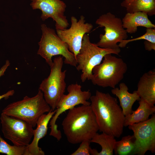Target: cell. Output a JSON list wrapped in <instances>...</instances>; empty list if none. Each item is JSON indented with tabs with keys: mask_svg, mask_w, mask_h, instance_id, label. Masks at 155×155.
<instances>
[{
	"mask_svg": "<svg viewBox=\"0 0 155 155\" xmlns=\"http://www.w3.org/2000/svg\"><path fill=\"white\" fill-rule=\"evenodd\" d=\"M56 112V110H52L47 114L42 115L39 119L37 127L34 129L33 139L31 143L27 146L26 155H44L45 153L38 146L39 141L47 134L48 125L52 117Z\"/></svg>",
	"mask_w": 155,
	"mask_h": 155,
	"instance_id": "14",
	"label": "cell"
},
{
	"mask_svg": "<svg viewBox=\"0 0 155 155\" xmlns=\"http://www.w3.org/2000/svg\"><path fill=\"white\" fill-rule=\"evenodd\" d=\"M148 15L142 12L127 13L122 20L123 27L127 33H135L137 27L155 28V25L149 19Z\"/></svg>",
	"mask_w": 155,
	"mask_h": 155,
	"instance_id": "16",
	"label": "cell"
},
{
	"mask_svg": "<svg viewBox=\"0 0 155 155\" xmlns=\"http://www.w3.org/2000/svg\"><path fill=\"white\" fill-rule=\"evenodd\" d=\"M139 103V106L136 110L125 116L124 127L146 121L149 119L150 115L155 113L154 105L148 104L140 99Z\"/></svg>",
	"mask_w": 155,
	"mask_h": 155,
	"instance_id": "18",
	"label": "cell"
},
{
	"mask_svg": "<svg viewBox=\"0 0 155 155\" xmlns=\"http://www.w3.org/2000/svg\"><path fill=\"white\" fill-rule=\"evenodd\" d=\"M135 140L133 135L124 136L120 140L116 141L114 148L115 154L127 155L131 154L134 147Z\"/></svg>",
	"mask_w": 155,
	"mask_h": 155,
	"instance_id": "21",
	"label": "cell"
},
{
	"mask_svg": "<svg viewBox=\"0 0 155 155\" xmlns=\"http://www.w3.org/2000/svg\"><path fill=\"white\" fill-rule=\"evenodd\" d=\"M115 137L104 132L100 134L96 133L90 140L91 143H95L100 145L102 150L100 152L95 149H90V155H113L114 145L116 140Z\"/></svg>",
	"mask_w": 155,
	"mask_h": 155,
	"instance_id": "19",
	"label": "cell"
},
{
	"mask_svg": "<svg viewBox=\"0 0 155 155\" xmlns=\"http://www.w3.org/2000/svg\"><path fill=\"white\" fill-rule=\"evenodd\" d=\"M141 99L151 104H155V70L144 73L140 78L136 90Z\"/></svg>",
	"mask_w": 155,
	"mask_h": 155,
	"instance_id": "15",
	"label": "cell"
},
{
	"mask_svg": "<svg viewBox=\"0 0 155 155\" xmlns=\"http://www.w3.org/2000/svg\"><path fill=\"white\" fill-rule=\"evenodd\" d=\"M14 93L15 91L14 90H9L5 93L0 95V100L3 98L5 99H8L9 96H13Z\"/></svg>",
	"mask_w": 155,
	"mask_h": 155,
	"instance_id": "26",
	"label": "cell"
},
{
	"mask_svg": "<svg viewBox=\"0 0 155 155\" xmlns=\"http://www.w3.org/2000/svg\"><path fill=\"white\" fill-rule=\"evenodd\" d=\"M129 88L126 84L123 82L120 83L119 88H112L111 92L119 99L120 106L123 113L126 116L132 113V106L137 100L140 99L136 90L132 93L128 92Z\"/></svg>",
	"mask_w": 155,
	"mask_h": 155,
	"instance_id": "17",
	"label": "cell"
},
{
	"mask_svg": "<svg viewBox=\"0 0 155 155\" xmlns=\"http://www.w3.org/2000/svg\"><path fill=\"white\" fill-rule=\"evenodd\" d=\"M1 131L5 138L14 145L28 146L33 137L34 129L26 122L2 113L0 117Z\"/></svg>",
	"mask_w": 155,
	"mask_h": 155,
	"instance_id": "10",
	"label": "cell"
},
{
	"mask_svg": "<svg viewBox=\"0 0 155 155\" xmlns=\"http://www.w3.org/2000/svg\"><path fill=\"white\" fill-rule=\"evenodd\" d=\"M90 99L99 131L119 137L123 132L125 116L116 98L97 90Z\"/></svg>",
	"mask_w": 155,
	"mask_h": 155,
	"instance_id": "1",
	"label": "cell"
},
{
	"mask_svg": "<svg viewBox=\"0 0 155 155\" xmlns=\"http://www.w3.org/2000/svg\"><path fill=\"white\" fill-rule=\"evenodd\" d=\"M62 125L68 141L72 144L90 140L99 131L90 105H82L69 109Z\"/></svg>",
	"mask_w": 155,
	"mask_h": 155,
	"instance_id": "2",
	"label": "cell"
},
{
	"mask_svg": "<svg viewBox=\"0 0 155 155\" xmlns=\"http://www.w3.org/2000/svg\"><path fill=\"white\" fill-rule=\"evenodd\" d=\"M141 40H144L155 43V28H147L146 32L142 35L134 38L123 40L118 44L120 48H124L129 43Z\"/></svg>",
	"mask_w": 155,
	"mask_h": 155,
	"instance_id": "23",
	"label": "cell"
},
{
	"mask_svg": "<svg viewBox=\"0 0 155 155\" xmlns=\"http://www.w3.org/2000/svg\"><path fill=\"white\" fill-rule=\"evenodd\" d=\"M41 27L42 35L38 42L39 48L37 54L44 59L50 67L53 62L52 57L61 55L64 58L65 63L76 67L77 63L75 56L55 30L45 24H42Z\"/></svg>",
	"mask_w": 155,
	"mask_h": 155,
	"instance_id": "5",
	"label": "cell"
},
{
	"mask_svg": "<svg viewBox=\"0 0 155 155\" xmlns=\"http://www.w3.org/2000/svg\"><path fill=\"white\" fill-rule=\"evenodd\" d=\"M51 110L42 92L38 89L35 96L30 97L26 96L21 100L9 104L2 110V113L24 121L34 127L39 118Z\"/></svg>",
	"mask_w": 155,
	"mask_h": 155,
	"instance_id": "3",
	"label": "cell"
},
{
	"mask_svg": "<svg viewBox=\"0 0 155 155\" xmlns=\"http://www.w3.org/2000/svg\"><path fill=\"white\" fill-rule=\"evenodd\" d=\"M30 5L33 9L42 11L41 18L45 21L51 18L55 22L56 30L67 28L69 26L65 12L66 5L61 0H30Z\"/></svg>",
	"mask_w": 155,
	"mask_h": 155,
	"instance_id": "13",
	"label": "cell"
},
{
	"mask_svg": "<svg viewBox=\"0 0 155 155\" xmlns=\"http://www.w3.org/2000/svg\"><path fill=\"white\" fill-rule=\"evenodd\" d=\"M121 5L126 8L127 13L140 11L150 16L155 15V0H133L129 3L123 1Z\"/></svg>",
	"mask_w": 155,
	"mask_h": 155,
	"instance_id": "20",
	"label": "cell"
},
{
	"mask_svg": "<svg viewBox=\"0 0 155 155\" xmlns=\"http://www.w3.org/2000/svg\"><path fill=\"white\" fill-rule=\"evenodd\" d=\"M71 25L68 29L57 30V34L67 45L69 50L75 56L79 53L84 35L89 33L93 28L91 23H86L83 15L78 20L74 16L71 18Z\"/></svg>",
	"mask_w": 155,
	"mask_h": 155,
	"instance_id": "12",
	"label": "cell"
},
{
	"mask_svg": "<svg viewBox=\"0 0 155 155\" xmlns=\"http://www.w3.org/2000/svg\"><path fill=\"white\" fill-rule=\"evenodd\" d=\"M120 48L115 49H105L92 43L89 35L85 34L83 36L80 49L76 57L77 65V69L81 71V79L82 82L91 80L94 68L99 64L107 54L119 55Z\"/></svg>",
	"mask_w": 155,
	"mask_h": 155,
	"instance_id": "4",
	"label": "cell"
},
{
	"mask_svg": "<svg viewBox=\"0 0 155 155\" xmlns=\"http://www.w3.org/2000/svg\"><path fill=\"white\" fill-rule=\"evenodd\" d=\"M144 43L146 50L148 51H151L152 50H155V43L147 40H145Z\"/></svg>",
	"mask_w": 155,
	"mask_h": 155,
	"instance_id": "25",
	"label": "cell"
},
{
	"mask_svg": "<svg viewBox=\"0 0 155 155\" xmlns=\"http://www.w3.org/2000/svg\"><path fill=\"white\" fill-rule=\"evenodd\" d=\"M91 142L90 140H86L80 143L79 147L71 155H90Z\"/></svg>",
	"mask_w": 155,
	"mask_h": 155,
	"instance_id": "24",
	"label": "cell"
},
{
	"mask_svg": "<svg viewBox=\"0 0 155 155\" xmlns=\"http://www.w3.org/2000/svg\"><path fill=\"white\" fill-rule=\"evenodd\" d=\"M112 55H106L102 62L93 69L91 80L94 85L113 88L124 78L127 69V64Z\"/></svg>",
	"mask_w": 155,
	"mask_h": 155,
	"instance_id": "6",
	"label": "cell"
},
{
	"mask_svg": "<svg viewBox=\"0 0 155 155\" xmlns=\"http://www.w3.org/2000/svg\"><path fill=\"white\" fill-rule=\"evenodd\" d=\"M27 146L11 145L0 135V153L7 155H26Z\"/></svg>",
	"mask_w": 155,
	"mask_h": 155,
	"instance_id": "22",
	"label": "cell"
},
{
	"mask_svg": "<svg viewBox=\"0 0 155 155\" xmlns=\"http://www.w3.org/2000/svg\"><path fill=\"white\" fill-rule=\"evenodd\" d=\"M133 0H124L123 2L125 3H129L131 2Z\"/></svg>",
	"mask_w": 155,
	"mask_h": 155,
	"instance_id": "27",
	"label": "cell"
},
{
	"mask_svg": "<svg viewBox=\"0 0 155 155\" xmlns=\"http://www.w3.org/2000/svg\"><path fill=\"white\" fill-rule=\"evenodd\" d=\"M96 24L104 27L105 32L104 34L100 35V40L96 44L99 47L112 49L120 48L117 43L128 38L122 20L111 12L101 15L96 20Z\"/></svg>",
	"mask_w": 155,
	"mask_h": 155,
	"instance_id": "9",
	"label": "cell"
},
{
	"mask_svg": "<svg viewBox=\"0 0 155 155\" xmlns=\"http://www.w3.org/2000/svg\"><path fill=\"white\" fill-rule=\"evenodd\" d=\"M63 63L62 56L59 55L55 57L50 67L51 71L49 76L42 81L39 88L53 111L56 109L65 92L67 71L62 70Z\"/></svg>",
	"mask_w": 155,
	"mask_h": 155,
	"instance_id": "7",
	"label": "cell"
},
{
	"mask_svg": "<svg viewBox=\"0 0 155 155\" xmlns=\"http://www.w3.org/2000/svg\"><path fill=\"white\" fill-rule=\"evenodd\" d=\"M133 133L134 147L132 154L144 155L149 151L155 152V115L146 121L128 126Z\"/></svg>",
	"mask_w": 155,
	"mask_h": 155,
	"instance_id": "11",
	"label": "cell"
},
{
	"mask_svg": "<svg viewBox=\"0 0 155 155\" xmlns=\"http://www.w3.org/2000/svg\"><path fill=\"white\" fill-rule=\"evenodd\" d=\"M82 86L77 83L70 84L67 87V94L63 95L56 108V112L50 121L51 129L50 135L56 138L59 141L62 138V134L56 122L59 117L63 113L80 104L90 105L88 101L91 96L90 90L83 91Z\"/></svg>",
	"mask_w": 155,
	"mask_h": 155,
	"instance_id": "8",
	"label": "cell"
}]
</instances>
